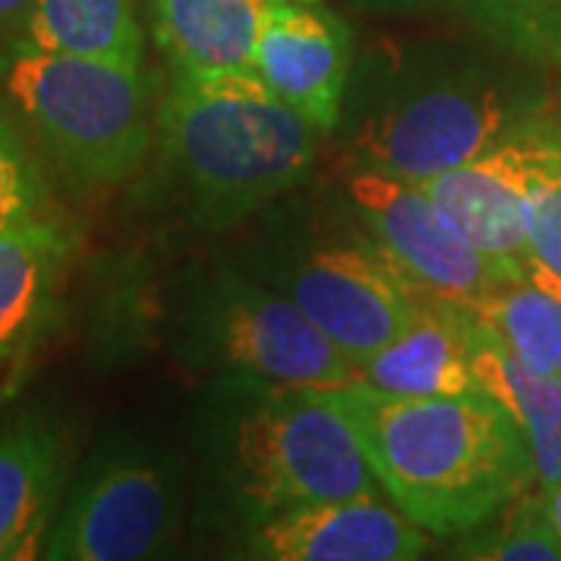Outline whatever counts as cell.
<instances>
[{
    "label": "cell",
    "instance_id": "obj_1",
    "mask_svg": "<svg viewBox=\"0 0 561 561\" xmlns=\"http://www.w3.org/2000/svg\"><path fill=\"white\" fill-rule=\"evenodd\" d=\"M316 393L356 431L383 496L434 537H465L537 486L522 427L483 387L402 397L353 378Z\"/></svg>",
    "mask_w": 561,
    "mask_h": 561
},
{
    "label": "cell",
    "instance_id": "obj_2",
    "mask_svg": "<svg viewBox=\"0 0 561 561\" xmlns=\"http://www.w3.org/2000/svg\"><path fill=\"white\" fill-rule=\"evenodd\" d=\"M157 125L191 219L213 234L309 179L321 135L256 72L172 76Z\"/></svg>",
    "mask_w": 561,
    "mask_h": 561
},
{
    "label": "cell",
    "instance_id": "obj_3",
    "mask_svg": "<svg viewBox=\"0 0 561 561\" xmlns=\"http://www.w3.org/2000/svg\"><path fill=\"white\" fill-rule=\"evenodd\" d=\"M0 88L41 150L79 187L131 179L153 138V81L144 66L3 44Z\"/></svg>",
    "mask_w": 561,
    "mask_h": 561
},
{
    "label": "cell",
    "instance_id": "obj_4",
    "mask_svg": "<svg viewBox=\"0 0 561 561\" xmlns=\"http://www.w3.org/2000/svg\"><path fill=\"white\" fill-rule=\"evenodd\" d=\"M546 125L542 98L505 76H456L371 116L346 147L350 172L427 181Z\"/></svg>",
    "mask_w": 561,
    "mask_h": 561
},
{
    "label": "cell",
    "instance_id": "obj_5",
    "mask_svg": "<svg viewBox=\"0 0 561 561\" xmlns=\"http://www.w3.org/2000/svg\"><path fill=\"white\" fill-rule=\"evenodd\" d=\"M241 483L250 502L272 515L312 502L381 493L356 431L316 387H278L238 434Z\"/></svg>",
    "mask_w": 561,
    "mask_h": 561
},
{
    "label": "cell",
    "instance_id": "obj_6",
    "mask_svg": "<svg viewBox=\"0 0 561 561\" xmlns=\"http://www.w3.org/2000/svg\"><path fill=\"white\" fill-rule=\"evenodd\" d=\"M179 530V490L147 449H98L62 496L41 559L138 561L160 556Z\"/></svg>",
    "mask_w": 561,
    "mask_h": 561
},
{
    "label": "cell",
    "instance_id": "obj_7",
    "mask_svg": "<svg viewBox=\"0 0 561 561\" xmlns=\"http://www.w3.org/2000/svg\"><path fill=\"white\" fill-rule=\"evenodd\" d=\"M350 203L378 250L427 297L471 306L524 275L527 260L483 253L415 181L356 172L350 175Z\"/></svg>",
    "mask_w": 561,
    "mask_h": 561
},
{
    "label": "cell",
    "instance_id": "obj_8",
    "mask_svg": "<svg viewBox=\"0 0 561 561\" xmlns=\"http://www.w3.org/2000/svg\"><path fill=\"white\" fill-rule=\"evenodd\" d=\"M287 297L356 368L393 341L427 300L375 241L319 247L290 272Z\"/></svg>",
    "mask_w": 561,
    "mask_h": 561
},
{
    "label": "cell",
    "instance_id": "obj_9",
    "mask_svg": "<svg viewBox=\"0 0 561 561\" xmlns=\"http://www.w3.org/2000/svg\"><path fill=\"white\" fill-rule=\"evenodd\" d=\"M209 337L221 362L278 387H324L359 378L316 321L287 294L228 275L209 309Z\"/></svg>",
    "mask_w": 561,
    "mask_h": 561
},
{
    "label": "cell",
    "instance_id": "obj_10",
    "mask_svg": "<svg viewBox=\"0 0 561 561\" xmlns=\"http://www.w3.org/2000/svg\"><path fill=\"white\" fill-rule=\"evenodd\" d=\"M250 546L272 561H412L427 552V530L371 493L272 512Z\"/></svg>",
    "mask_w": 561,
    "mask_h": 561
},
{
    "label": "cell",
    "instance_id": "obj_11",
    "mask_svg": "<svg viewBox=\"0 0 561 561\" xmlns=\"http://www.w3.org/2000/svg\"><path fill=\"white\" fill-rule=\"evenodd\" d=\"M353 62V32L319 3H268L256 76L321 135L341 122Z\"/></svg>",
    "mask_w": 561,
    "mask_h": 561
},
{
    "label": "cell",
    "instance_id": "obj_12",
    "mask_svg": "<svg viewBox=\"0 0 561 561\" xmlns=\"http://www.w3.org/2000/svg\"><path fill=\"white\" fill-rule=\"evenodd\" d=\"M72 471V434L44 405L0 415V561L38 559Z\"/></svg>",
    "mask_w": 561,
    "mask_h": 561
},
{
    "label": "cell",
    "instance_id": "obj_13",
    "mask_svg": "<svg viewBox=\"0 0 561 561\" xmlns=\"http://www.w3.org/2000/svg\"><path fill=\"white\" fill-rule=\"evenodd\" d=\"M527 135L500 144L478 160L461 162L434 179L419 181L468 241L500 260H527Z\"/></svg>",
    "mask_w": 561,
    "mask_h": 561
},
{
    "label": "cell",
    "instance_id": "obj_14",
    "mask_svg": "<svg viewBox=\"0 0 561 561\" xmlns=\"http://www.w3.org/2000/svg\"><path fill=\"white\" fill-rule=\"evenodd\" d=\"M359 378L402 397L481 390L474 375V316L459 302L427 297L393 341L362 362Z\"/></svg>",
    "mask_w": 561,
    "mask_h": 561
},
{
    "label": "cell",
    "instance_id": "obj_15",
    "mask_svg": "<svg viewBox=\"0 0 561 561\" xmlns=\"http://www.w3.org/2000/svg\"><path fill=\"white\" fill-rule=\"evenodd\" d=\"M265 0H150L153 41L172 76L256 72Z\"/></svg>",
    "mask_w": 561,
    "mask_h": 561
},
{
    "label": "cell",
    "instance_id": "obj_16",
    "mask_svg": "<svg viewBox=\"0 0 561 561\" xmlns=\"http://www.w3.org/2000/svg\"><path fill=\"white\" fill-rule=\"evenodd\" d=\"M474 375L522 427L537 490L561 481V378L518 359L474 319Z\"/></svg>",
    "mask_w": 561,
    "mask_h": 561
},
{
    "label": "cell",
    "instance_id": "obj_17",
    "mask_svg": "<svg viewBox=\"0 0 561 561\" xmlns=\"http://www.w3.org/2000/svg\"><path fill=\"white\" fill-rule=\"evenodd\" d=\"M368 13L446 16L471 28L505 57L556 69L561 66V0H353Z\"/></svg>",
    "mask_w": 561,
    "mask_h": 561
},
{
    "label": "cell",
    "instance_id": "obj_18",
    "mask_svg": "<svg viewBox=\"0 0 561 561\" xmlns=\"http://www.w3.org/2000/svg\"><path fill=\"white\" fill-rule=\"evenodd\" d=\"M69 234L50 213L0 231V362L20 350L69 260Z\"/></svg>",
    "mask_w": 561,
    "mask_h": 561
},
{
    "label": "cell",
    "instance_id": "obj_19",
    "mask_svg": "<svg viewBox=\"0 0 561 561\" xmlns=\"http://www.w3.org/2000/svg\"><path fill=\"white\" fill-rule=\"evenodd\" d=\"M465 309L518 359L561 378V278L527 260L522 278L505 280Z\"/></svg>",
    "mask_w": 561,
    "mask_h": 561
},
{
    "label": "cell",
    "instance_id": "obj_20",
    "mask_svg": "<svg viewBox=\"0 0 561 561\" xmlns=\"http://www.w3.org/2000/svg\"><path fill=\"white\" fill-rule=\"evenodd\" d=\"M25 38L47 50L144 66L138 0H35Z\"/></svg>",
    "mask_w": 561,
    "mask_h": 561
},
{
    "label": "cell",
    "instance_id": "obj_21",
    "mask_svg": "<svg viewBox=\"0 0 561 561\" xmlns=\"http://www.w3.org/2000/svg\"><path fill=\"white\" fill-rule=\"evenodd\" d=\"M524 221L527 260L561 278V128L552 122L527 135Z\"/></svg>",
    "mask_w": 561,
    "mask_h": 561
},
{
    "label": "cell",
    "instance_id": "obj_22",
    "mask_svg": "<svg viewBox=\"0 0 561 561\" xmlns=\"http://www.w3.org/2000/svg\"><path fill=\"white\" fill-rule=\"evenodd\" d=\"M459 559L478 561H561V537L549 518L542 490H527L493 518L465 534Z\"/></svg>",
    "mask_w": 561,
    "mask_h": 561
},
{
    "label": "cell",
    "instance_id": "obj_23",
    "mask_svg": "<svg viewBox=\"0 0 561 561\" xmlns=\"http://www.w3.org/2000/svg\"><path fill=\"white\" fill-rule=\"evenodd\" d=\"M50 191L20 128L0 106V231L47 216Z\"/></svg>",
    "mask_w": 561,
    "mask_h": 561
},
{
    "label": "cell",
    "instance_id": "obj_24",
    "mask_svg": "<svg viewBox=\"0 0 561 561\" xmlns=\"http://www.w3.org/2000/svg\"><path fill=\"white\" fill-rule=\"evenodd\" d=\"M35 0H0V44L25 38Z\"/></svg>",
    "mask_w": 561,
    "mask_h": 561
},
{
    "label": "cell",
    "instance_id": "obj_25",
    "mask_svg": "<svg viewBox=\"0 0 561 561\" xmlns=\"http://www.w3.org/2000/svg\"><path fill=\"white\" fill-rule=\"evenodd\" d=\"M542 500H546L549 518H552V524H556V530H559L561 537V481H556L552 486H546V490H542Z\"/></svg>",
    "mask_w": 561,
    "mask_h": 561
},
{
    "label": "cell",
    "instance_id": "obj_26",
    "mask_svg": "<svg viewBox=\"0 0 561 561\" xmlns=\"http://www.w3.org/2000/svg\"><path fill=\"white\" fill-rule=\"evenodd\" d=\"M265 3H319V0H265Z\"/></svg>",
    "mask_w": 561,
    "mask_h": 561
}]
</instances>
